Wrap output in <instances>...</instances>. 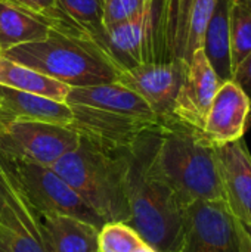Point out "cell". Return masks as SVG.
<instances>
[{
    "instance_id": "obj_1",
    "label": "cell",
    "mask_w": 251,
    "mask_h": 252,
    "mask_svg": "<svg viewBox=\"0 0 251 252\" xmlns=\"http://www.w3.org/2000/svg\"><path fill=\"white\" fill-rule=\"evenodd\" d=\"M160 131L161 121L145 130L127 151L129 226L157 252H180L186 207L155 167L154 154Z\"/></svg>"
},
{
    "instance_id": "obj_2",
    "label": "cell",
    "mask_w": 251,
    "mask_h": 252,
    "mask_svg": "<svg viewBox=\"0 0 251 252\" xmlns=\"http://www.w3.org/2000/svg\"><path fill=\"white\" fill-rule=\"evenodd\" d=\"M154 162L185 207L195 201H225L215 146L176 118L161 121Z\"/></svg>"
},
{
    "instance_id": "obj_3",
    "label": "cell",
    "mask_w": 251,
    "mask_h": 252,
    "mask_svg": "<svg viewBox=\"0 0 251 252\" xmlns=\"http://www.w3.org/2000/svg\"><path fill=\"white\" fill-rule=\"evenodd\" d=\"M127 151H107L80 137L78 146L59 158L50 168L104 223L129 224Z\"/></svg>"
},
{
    "instance_id": "obj_4",
    "label": "cell",
    "mask_w": 251,
    "mask_h": 252,
    "mask_svg": "<svg viewBox=\"0 0 251 252\" xmlns=\"http://www.w3.org/2000/svg\"><path fill=\"white\" fill-rule=\"evenodd\" d=\"M1 56L70 87L115 83L118 77L117 68L92 40L53 30L47 38L10 47Z\"/></svg>"
},
{
    "instance_id": "obj_5",
    "label": "cell",
    "mask_w": 251,
    "mask_h": 252,
    "mask_svg": "<svg viewBox=\"0 0 251 252\" xmlns=\"http://www.w3.org/2000/svg\"><path fill=\"white\" fill-rule=\"evenodd\" d=\"M180 252H251V227L225 201H195L185 208Z\"/></svg>"
},
{
    "instance_id": "obj_6",
    "label": "cell",
    "mask_w": 251,
    "mask_h": 252,
    "mask_svg": "<svg viewBox=\"0 0 251 252\" xmlns=\"http://www.w3.org/2000/svg\"><path fill=\"white\" fill-rule=\"evenodd\" d=\"M0 239L7 252H53L41 214L0 157Z\"/></svg>"
},
{
    "instance_id": "obj_7",
    "label": "cell",
    "mask_w": 251,
    "mask_h": 252,
    "mask_svg": "<svg viewBox=\"0 0 251 252\" xmlns=\"http://www.w3.org/2000/svg\"><path fill=\"white\" fill-rule=\"evenodd\" d=\"M0 157L40 213L67 214L99 229L105 224L50 167L13 158L3 152H0Z\"/></svg>"
},
{
    "instance_id": "obj_8",
    "label": "cell",
    "mask_w": 251,
    "mask_h": 252,
    "mask_svg": "<svg viewBox=\"0 0 251 252\" xmlns=\"http://www.w3.org/2000/svg\"><path fill=\"white\" fill-rule=\"evenodd\" d=\"M78 143L80 136L65 126L13 121L0 127V152L44 167H52Z\"/></svg>"
},
{
    "instance_id": "obj_9",
    "label": "cell",
    "mask_w": 251,
    "mask_h": 252,
    "mask_svg": "<svg viewBox=\"0 0 251 252\" xmlns=\"http://www.w3.org/2000/svg\"><path fill=\"white\" fill-rule=\"evenodd\" d=\"M217 0H158L160 22L170 61L189 63L203 47L206 25Z\"/></svg>"
},
{
    "instance_id": "obj_10",
    "label": "cell",
    "mask_w": 251,
    "mask_h": 252,
    "mask_svg": "<svg viewBox=\"0 0 251 252\" xmlns=\"http://www.w3.org/2000/svg\"><path fill=\"white\" fill-rule=\"evenodd\" d=\"M182 61L141 63L118 72L117 83L141 96L160 121L173 120L175 102L186 74Z\"/></svg>"
},
{
    "instance_id": "obj_11",
    "label": "cell",
    "mask_w": 251,
    "mask_h": 252,
    "mask_svg": "<svg viewBox=\"0 0 251 252\" xmlns=\"http://www.w3.org/2000/svg\"><path fill=\"white\" fill-rule=\"evenodd\" d=\"M72 128L81 139L107 151H127L135 140L158 120L139 118L81 105H71Z\"/></svg>"
},
{
    "instance_id": "obj_12",
    "label": "cell",
    "mask_w": 251,
    "mask_h": 252,
    "mask_svg": "<svg viewBox=\"0 0 251 252\" xmlns=\"http://www.w3.org/2000/svg\"><path fill=\"white\" fill-rule=\"evenodd\" d=\"M219 87L220 81L217 75L203 49H198L188 63L185 78L175 102L173 117L179 123L201 133Z\"/></svg>"
},
{
    "instance_id": "obj_13",
    "label": "cell",
    "mask_w": 251,
    "mask_h": 252,
    "mask_svg": "<svg viewBox=\"0 0 251 252\" xmlns=\"http://www.w3.org/2000/svg\"><path fill=\"white\" fill-rule=\"evenodd\" d=\"M249 114V96L234 81H225L215 94L201 136L215 148L243 139Z\"/></svg>"
},
{
    "instance_id": "obj_14",
    "label": "cell",
    "mask_w": 251,
    "mask_h": 252,
    "mask_svg": "<svg viewBox=\"0 0 251 252\" xmlns=\"http://www.w3.org/2000/svg\"><path fill=\"white\" fill-rule=\"evenodd\" d=\"M228 205L251 227V154L243 139L215 148Z\"/></svg>"
},
{
    "instance_id": "obj_15",
    "label": "cell",
    "mask_w": 251,
    "mask_h": 252,
    "mask_svg": "<svg viewBox=\"0 0 251 252\" xmlns=\"http://www.w3.org/2000/svg\"><path fill=\"white\" fill-rule=\"evenodd\" d=\"M13 121H40L70 127L72 112L67 103L0 86V127Z\"/></svg>"
},
{
    "instance_id": "obj_16",
    "label": "cell",
    "mask_w": 251,
    "mask_h": 252,
    "mask_svg": "<svg viewBox=\"0 0 251 252\" xmlns=\"http://www.w3.org/2000/svg\"><path fill=\"white\" fill-rule=\"evenodd\" d=\"M65 103L68 106L81 105L123 115L158 120L141 96L117 81L89 87H71Z\"/></svg>"
},
{
    "instance_id": "obj_17",
    "label": "cell",
    "mask_w": 251,
    "mask_h": 252,
    "mask_svg": "<svg viewBox=\"0 0 251 252\" xmlns=\"http://www.w3.org/2000/svg\"><path fill=\"white\" fill-rule=\"evenodd\" d=\"M40 214L53 252H99V227L67 214Z\"/></svg>"
},
{
    "instance_id": "obj_18",
    "label": "cell",
    "mask_w": 251,
    "mask_h": 252,
    "mask_svg": "<svg viewBox=\"0 0 251 252\" xmlns=\"http://www.w3.org/2000/svg\"><path fill=\"white\" fill-rule=\"evenodd\" d=\"M232 0H217L210 19L204 30L203 52L217 75L220 84L232 81V59H231V28L229 12Z\"/></svg>"
},
{
    "instance_id": "obj_19",
    "label": "cell",
    "mask_w": 251,
    "mask_h": 252,
    "mask_svg": "<svg viewBox=\"0 0 251 252\" xmlns=\"http://www.w3.org/2000/svg\"><path fill=\"white\" fill-rule=\"evenodd\" d=\"M52 28L43 16L22 9L10 1L0 0V50L41 41Z\"/></svg>"
},
{
    "instance_id": "obj_20",
    "label": "cell",
    "mask_w": 251,
    "mask_h": 252,
    "mask_svg": "<svg viewBox=\"0 0 251 252\" xmlns=\"http://www.w3.org/2000/svg\"><path fill=\"white\" fill-rule=\"evenodd\" d=\"M0 86L43 96L61 103H65L71 89L61 81H56L30 66L13 62L4 56H0Z\"/></svg>"
},
{
    "instance_id": "obj_21",
    "label": "cell",
    "mask_w": 251,
    "mask_h": 252,
    "mask_svg": "<svg viewBox=\"0 0 251 252\" xmlns=\"http://www.w3.org/2000/svg\"><path fill=\"white\" fill-rule=\"evenodd\" d=\"M231 59L235 71L251 53V6L243 0H232L229 12Z\"/></svg>"
},
{
    "instance_id": "obj_22",
    "label": "cell",
    "mask_w": 251,
    "mask_h": 252,
    "mask_svg": "<svg viewBox=\"0 0 251 252\" xmlns=\"http://www.w3.org/2000/svg\"><path fill=\"white\" fill-rule=\"evenodd\" d=\"M56 3L89 40L104 31V0H56Z\"/></svg>"
},
{
    "instance_id": "obj_23",
    "label": "cell",
    "mask_w": 251,
    "mask_h": 252,
    "mask_svg": "<svg viewBox=\"0 0 251 252\" xmlns=\"http://www.w3.org/2000/svg\"><path fill=\"white\" fill-rule=\"evenodd\" d=\"M10 1L22 9H27L33 13H37L40 16H43L44 19H47L50 28L53 31L62 32V34H68L72 37H81V38H87L86 32L75 25L58 6L56 0H6Z\"/></svg>"
},
{
    "instance_id": "obj_24",
    "label": "cell",
    "mask_w": 251,
    "mask_h": 252,
    "mask_svg": "<svg viewBox=\"0 0 251 252\" xmlns=\"http://www.w3.org/2000/svg\"><path fill=\"white\" fill-rule=\"evenodd\" d=\"M142 242L138 232L126 223H105L99 229V252H133Z\"/></svg>"
},
{
    "instance_id": "obj_25",
    "label": "cell",
    "mask_w": 251,
    "mask_h": 252,
    "mask_svg": "<svg viewBox=\"0 0 251 252\" xmlns=\"http://www.w3.org/2000/svg\"><path fill=\"white\" fill-rule=\"evenodd\" d=\"M148 0H104V27H111L138 15Z\"/></svg>"
},
{
    "instance_id": "obj_26",
    "label": "cell",
    "mask_w": 251,
    "mask_h": 252,
    "mask_svg": "<svg viewBox=\"0 0 251 252\" xmlns=\"http://www.w3.org/2000/svg\"><path fill=\"white\" fill-rule=\"evenodd\" d=\"M232 81L241 87V90L251 100V53L244 59V62L234 71Z\"/></svg>"
},
{
    "instance_id": "obj_27",
    "label": "cell",
    "mask_w": 251,
    "mask_h": 252,
    "mask_svg": "<svg viewBox=\"0 0 251 252\" xmlns=\"http://www.w3.org/2000/svg\"><path fill=\"white\" fill-rule=\"evenodd\" d=\"M133 252H157L154 248H151L148 244H145V242H142L141 245H138L135 250H133Z\"/></svg>"
},
{
    "instance_id": "obj_28",
    "label": "cell",
    "mask_w": 251,
    "mask_h": 252,
    "mask_svg": "<svg viewBox=\"0 0 251 252\" xmlns=\"http://www.w3.org/2000/svg\"><path fill=\"white\" fill-rule=\"evenodd\" d=\"M251 127V100H250V114H249V120H247V130Z\"/></svg>"
},
{
    "instance_id": "obj_29",
    "label": "cell",
    "mask_w": 251,
    "mask_h": 252,
    "mask_svg": "<svg viewBox=\"0 0 251 252\" xmlns=\"http://www.w3.org/2000/svg\"><path fill=\"white\" fill-rule=\"evenodd\" d=\"M0 252H7V248L4 247V244L1 242V239H0Z\"/></svg>"
},
{
    "instance_id": "obj_30",
    "label": "cell",
    "mask_w": 251,
    "mask_h": 252,
    "mask_svg": "<svg viewBox=\"0 0 251 252\" xmlns=\"http://www.w3.org/2000/svg\"><path fill=\"white\" fill-rule=\"evenodd\" d=\"M243 1H246V3H249V4H250V6H251V0H243Z\"/></svg>"
},
{
    "instance_id": "obj_31",
    "label": "cell",
    "mask_w": 251,
    "mask_h": 252,
    "mask_svg": "<svg viewBox=\"0 0 251 252\" xmlns=\"http://www.w3.org/2000/svg\"><path fill=\"white\" fill-rule=\"evenodd\" d=\"M0 210H1V201H0Z\"/></svg>"
},
{
    "instance_id": "obj_32",
    "label": "cell",
    "mask_w": 251,
    "mask_h": 252,
    "mask_svg": "<svg viewBox=\"0 0 251 252\" xmlns=\"http://www.w3.org/2000/svg\"><path fill=\"white\" fill-rule=\"evenodd\" d=\"M0 56H1V50H0Z\"/></svg>"
}]
</instances>
